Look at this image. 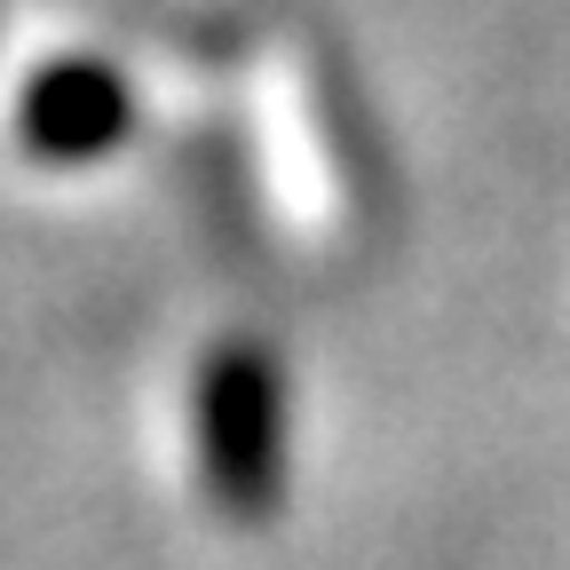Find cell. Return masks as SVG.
Listing matches in <instances>:
<instances>
[{"label": "cell", "instance_id": "6da1fadb", "mask_svg": "<svg viewBox=\"0 0 570 570\" xmlns=\"http://www.w3.org/2000/svg\"><path fill=\"white\" fill-rule=\"evenodd\" d=\"M206 428H214V483L230 499H262L269 460H277V389H269L262 356H223L214 365Z\"/></svg>", "mask_w": 570, "mask_h": 570}]
</instances>
